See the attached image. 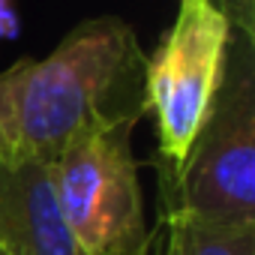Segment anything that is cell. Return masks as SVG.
<instances>
[{
  "mask_svg": "<svg viewBox=\"0 0 255 255\" xmlns=\"http://www.w3.org/2000/svg\"><path fill=\"white\" fill-rule=\"evenodd\" d=\"M21 33V18L12 0H0V42H12Z\"/></svg>",
  "mask_w": 255,
  "mask_h": 255,
  "instance_id": "obj_8",
  "label": "cell"
},
{
  "mask_svg": "<svg viewBox=\"0 0 255 255\" xmlns=\"http://www.w3.org/2000/svg\"><path fill=\"white\" fill-rule=\"evenodd\" d=\"M0 252L81 255L57 204L51 162L0 165Z\"/></svg>",
  "mask_w": 255,
  "mask_h": 255,
  "instance_id": "obj_5",
  "label": "cell"
},
{
  "mask_svg": "<svg viewBox=\"0 0 255 255\" xmlns=\"http://www.w3.org/2000/svg\"><path fill=\"white\" fill-rule=\"evenodd\" d=\"M210 3L228 18L234 36L255 42V0H210Z\"/></svg>",
  "mask_w": 255,
  "mask_h": 255,
  "instance_id": "obj_7",
  "label": "cell"
},
{
  "mask_svg": "<svg viewBox=\"0 0 255 255\" xmlns=\"http://www.w3.org/2000/svg\"><path fill=\"white\" fill-rule=\"evenodd\" d=\"M231 36L228 18L210 0H177L171 27L162 33L153 54H144V111L153 117L168 171L183 162L210 111Z\"/></svg>",
  "mask_w": 255,
  "mask_h": 255,
  "instance_id": "obj_3",
  "label": "cell"
},
{
  "mask_svg": "<svg viewBox=\"0 0 255 255\" xmlns=\"http://www.w3.org/2000/svg\"><path fill=\"white\" fill-rule=\"evenodd\" d=\"M135 123L129 117L81 135L51 162L57 204L81 255H114L147 234L132 156Z\"/></svg>",
  "mask_w": 255,
  "mask_h": 255,
  "instance_id": "obj_4",
  "label": "cell"
},
{
  "mask_svg": "<svg viewBox=\"0 0 255 255\" xmlns=\"http://www.w3.org/2000/svg\"><path fill=\"white\" fill-rule=\"evenodd\" d=\"M165 213L255 225V42L231 36L219 90L183 162L168 171Z\"/></svg>",
  "mask_w": 255,
  "mask_h": 255,
  "instance_id": "obj_2",
  "label": "cell"
},
{
  "mask_svg": "<svg viewBox=\"0 0 255 255\" xmlns=\"http://www.w3.org/2000/svg\"><path fill=\"white\" fill-rule=\"evenodd\" d=\"M114 255H150V234H144V237L132 240L129 246H123V249H117Z\"/></svg>",
  "mask_w": 255,
  "mask_h": 255,
  "instance_id": "obj_9",
  "label": "cell"
},
{
  "mask_svg": "<svg viewBox=\"0 0 255 255\" xmlns=\"http://www.w3.org/2000/svg\"><path fill=\"white\" fill-rule=\"evenodd\" d=\"M162 255H255V225H207L165 213Z\"/></svg>",
  "mask_w": 255,
  "mask_h": 255,
  "instance_id": "obj_6",
  "label": "cell"
},
{
  "mask_svg": "<svg viewBox=\"0 0 255 255\" xmlns=\"http://www.w3.org/2000/svg\"><path fill=\"white\" fill-rule=\"evenodd\" d=\"M0 255H3V252H0Z\"/></svg>",
  "mask_w": 255,
  "mask_h": 255,
  "instance_id": "obj_10",
  "label": "cell"
},
{
  "mask_svg": "<svg viewBox=\"0 0 255 255\" xmlns=\"http://www.w3.org/2000/svg\"><path fill=\"white\" fill-rule=\"evenodd\" d=\"M144 51L117 15L75 24L42 60L0 72V165L54 162L72 141L144 114Z\"/></svg>",
  "mask_w": 255,
  "mask_h": 255,
  "instance_id": "obj_1",
  "label": "cell"
}]
</instances>
